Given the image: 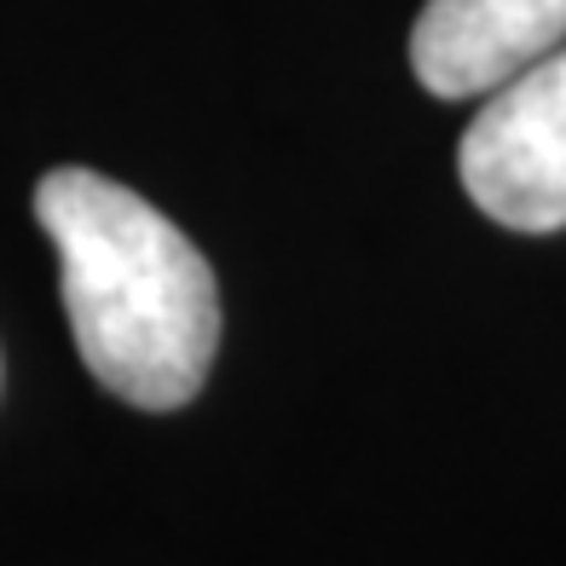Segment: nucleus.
I'll return each mask as SVG.
<instances>
[{"label": "nucleus", "instance_id": "obj_1", "mask_svg": "<svg viewBox=\"0 0 566 566\" xmlns=\"http://www.w3.org/2000/svg\"><path fill=\"white\" fill-rule=\"evenodd\" d=\"M35 220L59 249L64 313L98 388L139 410L197 399L220 347V290L202 249L93 168L46 174Z\"/></svg>", "mask_w": 566, "mask_h": 566}, {"label": "nucleus", "instance_id": "obj_2", "mask_svg": "<svg viewBox=\"0 0 566 566\" xmlns=\"http://www.w3.org/2000/svg\"><path fill=\"white\" fill-rule=\"evenodd\" d=\"M462 191L509 231L566 226V46L485 93L457 150Z\"/></svg>", "mask_w": 566, "mask_h": 566}, {"label": "nucleus", "instance_id": "obj_3", "mask_svg": "<svg viewBox=\"0 0 566 566\" xmlns=\"http://www.w3.org/2000/svg\"><path fill=\"white\" fill-rule=\"evenodd\" d=\"M566 46V0H428L410 70L433 98H485Z\"/></svg>", "mask_w": 566, "mask_h": 566}]
</instances>
